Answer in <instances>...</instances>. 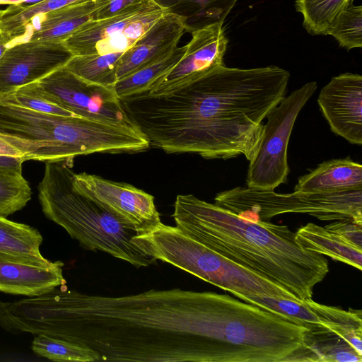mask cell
Segmentation results:
<instances>
[{"label": "cell", "mask_w": 362, "mask_h": 362, "mask_svg": "<svg viewBox=\"0 0 362 362\" xmlns=\"http://www.w3.org/2000/svg\"><path fill=\"white\" fill-rule=\"evenodd\" d=\"M0 137L27 160L65 161L93 153H134L150 144L138 129L76 115L37 112L0 101Z\"/></svg>", "instance_id": "277c9868"}, {"label": "cell", "mask_w": 362, "mask_h": 362, "mask_svg": "<svg viewBox=\"0 0 362 362\" xmlns=\"http://www.w3.org/2000/svg\"><path fill=\"white\" fill-rule=\"evenodd\" d=\"M31 199V189L23 175L0 173V216L23 209Z\"/></svg>", "instance_id": "83f0119b"}, {"label": "cell", "mask_w": 362, "mask_h": 362, "mask_svg": "<svg viewBox=\"0 0 362 362\" xmlns=\"http://www.w3.org/2000/svg\"><path fill=\"white\" fill-rule=\"evenodd\" d=\"M94 10L93 1L86 0L37 16L23 28L12 45L25 42H63L91 20Z\"/></svg>", "instance_id": "e0dca14e"}, {"label": "cell", "mask_w": 362, "mask_h": 362, "mask_svg": "<svg viewBox=\"0 0 362 362\" xmlns=\"http://www.w3.org/2000/svg\"><path fill=\"white\" fill-rule=\"evenodd\" d=\"M0 155L21 156L23 154L15 147L0 137Z\"/></svg>", "instance_id": "1f68e13d"}, {"label": "cell", "mask_w": 362, "mask_h": 362, "mask_svg": "<svg viewBox=\"0 0 362 362\" xmlns=\"http://www.w3.org/2000/svg\"><path fill=\"white\" fill-rule=\"evenodd\" d=\"M64 263L39 266L0 257V291L28 297L40 296L65 285Z\"/></svg>", "instance_id": "2e32d148"}, {"label": "cell", "mask_w": 362, "mask_h": 362, "mask_svg": "<svg viewBox=\"0 0 362 362\" xmlns=\"http://www.w3.org/2000/svg\"><path fill=\"white\" fill-rule=\"evenodd\" d=\"M24 161L21 156L0 155V173L23 175L22 165Z\"/></svg>", "instance_id": "4dcf8cb0"}, {"label": "cell", "mask_w": 362, "mask_h": 362, "mask_svg": "<svg viewBox=\"0 0 362 362\" xmlns=\"http://www.w3.org/2000/svg\"><path fill=\"white\" fill-rule=\"evenodd\" d=\"M168 12L180 16L185 32L193 33L221 23L238 0H153Z\"/></svg>", "instance_id": "ffe728a7"}, {"label": "cell", "mask_w": 362, "mask_h": 362, "mask_svg": "<svg viewBox=\"0 0 362 362\" xmlns=\"http://www.w3.org/2000/svg\"><path fill=\"white\" fill-rule=\"evenodd\" d=\"M362 189V165L349 158L324 161L299 177L294 192L338 193Z\"/></svg>", "instance_id": "ac0fdd59"}, {"label": "cell", "mask_w": 362, "mask_h": 362, "mask_svg": "<svg viewBox=\"0 0 362 362\" xmlns=\"http://www.w3.org/2000/svg\"><path fill=\"white\" fill-rule=\"evenodd\" d=\"M132 241L156 260L169 263L235 296L262 295L300 301L279 285L232 262L176 226L160 222L135 235Z\"/></svg>", "instance_id": "8992f818"}, {"label": "cell", "mask_w": 362, "mask_h": 362, "mask_svg": "<svg viewBox=\"0 0 362 362\" xmlns=\"http://www.w3.org/2000/svg\"><path fill=\"white\" fill-rule=\"evenodd\" d=\"M353 0H296L295 6L303 17V27L312 35H327L340 13Z\"/></svg>", "instance_id": "d4e9b609"}, {"label": "cell", "mask_w": 362, "mask_h": 362, "mask_svg": "<svg viewBox=\"0 0 362 362\" xmlns=\"http://www.w3.org/2000/svg\"><path fill=\"white\" fill-rule=\"evenodd\" d=\"M42 236L35 228L0 216V257L50 266L54 262L42 255Z\"/></svg>", "instance_id": "d6986e66"}, {"label": "cell", "mask_w": 362, "mask_h": 362, "mask_svg": "<svg viewBox=\"0 0 362 362\" xmlns=\"http://www.w3.org/2000/svg\"><path fill=\"white\" fill-rule=\"evenodd\" d=\"M166 12L144 0L111 17L87 21L63 43L73 56L124 52Z\"/></svg>", "instance_id": "9c48e42d"}, {"label": "cell", "mask_w": 362, "mask_h": 362, "mask_svg": "<svg viewBox=\"0 0 362 362\" xmlns=\"http://www.w3.org/2000/svg\"><path fill=\"white\" fill-rule=\"evenodd\" d=\"M185 32L183 20L166 12L122 54L117 71V81L171 52Z\"/></svg>", "instance_id": "9a60e30c"}, {"label": "cell", "mask_w": 362, "mask_h": 362, "mask_svg": "<svg viewBox=\"0 0 362 362\" xmlns=\"http://www.w3.org/2000/svg\"><path fill=\"white\" fill-rule=\"evenodd\" d=\"M176 227L232 262L276 283L304 301L329 272L320 254L303 249L287 226L244 218L192 194L177 195Z\"/></svg>", "instance_id": "3957f363"}, {"label": "cell", "mask_w": 362, "mask_h": 362, "mask_svg": "<svg viewBox=\"0 0 362 362\" xmlns=\"http://www.w3.org/2000/svg\"><path fill=\"white\" fill-rule=\"evenodd\" d=\"M33 83L46 100L75 115L138 129L127 116L113 88L87 82L64 66Z\"/></svg>", "instance_id": "30bf717a"}, {"label": "cell", "mask_w": 362, "mask_h": 362, "mask_svg": "<svg viewBox=\"0 0 362 362\" xmlns=\"http://www.w3.org/2000/svg\"><path fill=\"white\" fill-rule=\"evenodd\" d=\"M296 240L306 250L327 255L360 271L362 269V250L354 247L325 227L309 223L297 230Z\"/></svg>", "instance_id": "44dd1931"}, {"label": "cell", "mask_w": 362, "mask_h": 362, "mask_svg": "<svg viewBox=\"0 0 362 362\" xmlns=\"http://www.w3.org/2000/svg\"><path fill=\"white\" fill-rule=\"evenodd\" d=\"M95 10L91 20H99L115 16L144 0H92Z\"/></svg>", "instance_id": "f546056e"}, {"label": "cell", "mask_w": 362, "mask_h": 362, "mask_svg": "<svg viewBox=\"0 0 362 362\" xmlns=\"http://www.w3.org/2000/svg\"><path fill=\"white\" fill-rule=\"evenodd\" d=\"M215 204L252 221H268L286 213L308 214L321 221L351 218L362 224V189L338 193L279 194L248 187L223 191Z\"/></svg>", "instance_id": "52a82bcc"}, {"label": "cell", "mask_w": 362, "mask_h": 362, "mask_svg": "<svg viewBox=\"0 0 362 362\" xmlns=\"http://www.w3.org/2000/svg\"><path fill=\"white\" fill-rule=\"evenodd\" d=\"M186 49L187 45L177 46L160 59L117 81L114 90L117 97L121 100L148 90L155 81L181 59Z\"/></svg>", "instance_id": "7402d4cb"}, {"label": "cell", "mask_w": 362, "mask_h": 362, "mask_svg": "<svg viewBox=\"0 0 362 362\" xmlns=\"http://www.w3.org/2000/svg\"><path fill=\"white\" fill-rule=\"evenodd\" d=\"M327 35L334 37L339 45L348 50L362 47V7L348 6L337 17Z\"/></svg>", "instance_id": "4316f807"}, {"label": "cell", "mask_w": 362, "mask_h": 362, "mask_svg": "<svg viewBox=\"0 0 362 362\" xmlns=\"http://www.w3.org/2000/svg\"><path fill=\"white\" fill-rule=\"evenodd\" d=\"M86 0H41L28 5H10L0 11V30L11 47L34 17Z\"/></svg>", "instance_id": "cb8c5ba5"}, {"label": "cell", "mask_w": 362, "mask_h": 362, "mask_svg": "<svg viewBox=\"0 0 362 362\" xmlns=\"http://www.w3.org/2000/svg\"><path fill=\"white\" fill-rule=\"evenodd\" d=\"M317 88L315 81L305 83L284 97L269 112L259 149L250 161L247 187L274 190L286 182L290 136L298 114Z\"/></svg>", "instance_id": "ba28073f"}, {"label": "cell", "mask_w": 362, "mask_h": 362, "mask_svg": "<svg viewBox=\"0 0 362 362\" xmlns=\"http://www.w3.org/2000/svg\"><path fill=\"white\" fill-rule=\"evenodd\" d=\"M192 34L181 59L146 90L149 95L166 93L211 69L223 64L228 40L223 23H218Z\"/></svg>", "instance_id": "4fadbf2b"}, {"label": "cell", "mask_w": 362, "mask_h": 362, "mask_svg": "<svg viewBox=\"0 0 362 362\" xmlns=\"http://www.w3.org/2000/svg\"><path fill=\"white\" fill-rule=\"evenodd\" d=\"M218 294L175 288L110 297L63 285L33 298L28 325L34 334L91 349L100 361L217 362Z\"/></svg>", "instance_id": "6da1fadb"}, {"label": "cell", "mask_w": 362, "mask_h": 362, "mask_svg": "<svg viewBox=\"0 0 362 362\" xmlns=\"http://www.w3.org/2000/svg\"><path fill=\"white\" fill-rule=\"evenodd\" d=\"M74 173L65 161L46 162L38 185V199L45 216L62 226L84 249L103 251L136 267L156 260L133 243L139 230L79 191Z\"/></svg>", "instance_id": "5b68a950"}, {"label": "cell", "mask_w": 362, "mask_h": 362, "mask_svg": "<svg viewBox=\"0 0 362 362\" xmlns=\"http://www.w3.org/2000/svg\"><path fill=\"white\" fill-rule=\"evenodd\" d=\"M317 103L331 130L352 144H362V76L344 73L332 77Z\"/></svg>", "instance_id": "5bb4252c"}, {"label": "cell", "mask_w": 362, "mask_h": 362, "mask_svg": "<svg viewBox=\"0 0 362 362\" xmlns=\"http://www.w3.org/2000/svg\"><path fill=\"white\" fill-rule=\"evenodd\" d=\"M73 54L63 42H25L9 47L0 59V92L37 82L66 65Z\"/></svg>", "instance_id": "7c38bea8"}, {"label": "cell", "mask_w": 362, "mask_h": 362, "mask_svg": "<svg viewBox=\"0 0 362 362\" xmlns=\"http://www.w3.org/2000/svg\"><path fill=\"white\" fill-rule=\"evenodd\" d=\"M123 53L72 56L64 67L87 82L114 89Z\"/></svg>", "instance_id": "603a6c76"}, {"label": "cell", "mask_w": 362, "mask_h": 362, "mask_svg": "<svg viewBox=\"0 0 362 362\" xmlns=\"http://www.w3.org/2000/svg\"><path fill=\"white\" fill-rule=\"evenodd\" d=\"M41 0H0V4L18 5L25 2L35 3Z\"/></svg>", "instance_id": "836d02e7"}, {"label": "cell", "mask_w": 362, "mask_h": 362, "mask_svg": "<svg viewBox=\"0 0 362 362\" xmlns=\"http://www.w3.org/2000/svg\"><path fill=\"white\" fill-rule=\"evenodd\" d=\"M290 73L276 66H216L170 91L121 100L131 121L154 147L207 159L244 156L250 161L263 120L285 97Z\"/></svg>", "instance_id": "7a4b0ae2"}, {"label": "cell", "mask_w": 362, "mask_h": 362, "mask_svg": "<svg viewBox=\"0 0 362 362\" xmlns=\"http://www.w3.org/2000/svg\"><path fill=\"white\" fill-rule=\"evenodd\" d=\"M325 228L354 247L362 250V224L346 218L334 221Z\"/></svg>", "instance_id": "f1b7e54d"}, {"label": "cell", "mask_w": 362, "mask_h": 362, "mask_svg": "<svg viewBox=\"0 0 362 362\" xmlns=\"http://www.w3.org/2000/svg\"><path fill=\"white\" fill-rule=\"evenodd\" d=\"M32 350L38 356L54 361H100V356L90 348L43 334L35 335Z\"/></svg>", "instance_id": "484cf974"}, {"label": "cell", "mask_w": 362, "mask_h": 362, "mask_svg": "<svg viewBox=\"0 0 362 362\" xmlns=\"http://www.w3.org/2000/svg\"><path fill=\"white\" fill-rule=\"evenodd\" d=\"M74 186L139 233L161 222L152 195L131 185L86 173H74Z\"/></svg>", "instance_id": "8fae6325"}, {"label": "cell", "mask_w": 362, "mask_h": 362, "mask_svg": "<svg viewBox=\"0 0 362 362\" xmlns=\"http://www.w3.org/2000/svg\"><path fill=\"white\" fill-rule=\"evenodd\" d=\"M8 48V40L0 30V59Z\"/></svg>", "instance_id": "d6a6232c"}]
</instances>
